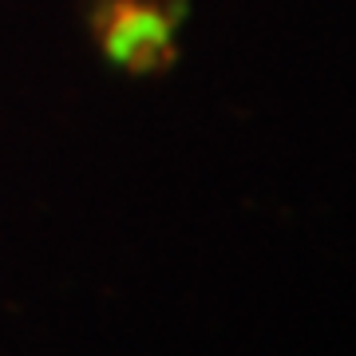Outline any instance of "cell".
Instances as JSON below:
<instances>
[{
  "mask_svg": "<svg viewBox=\"0 0 356 356\" xmlns=\"http://www.w3.org/2000/svg\"><path fill=\"white\" fill-rule=\"evenodd\" d=\"M175 16L166 13L163 0H107L99 13L103 48L115 64L131 72H151L170 60V36H175Z\"/></svg>",
  "mask_w": 356,
  "mask_h": 356,
  "instance_id": "6da1fadb",
  "label": "cell"
}]
</instances>
